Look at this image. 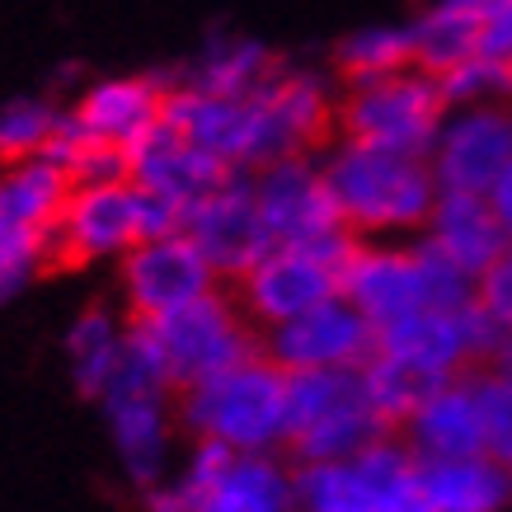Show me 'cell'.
Listing matches in <instances>:
<instances>
[{
	"mask_svg": "<svg viewBox=\"0 0 512 512\" xmlns=\"http://www.w3.org/2000/svg\"><path fill=\"white\" fill-rule=\"evenodd\" d=\"M325 184L334 193L343 226L353 231H409L423 226L437 202L433 165L419 156H395L381 146L343 141L325 160Z\"/></svg>",
	"mask_w": 512,
	"mask_h": 512,
	"instance_id": "1",
	"label": "cell"
},
{
	"mask_svg": "<svg viewBox=\"0 0 512 512\" xmlns=\"http://www.w3.org/2000/svg\"><path fill=\"white\" fill-rule=\"evenodd\" d=\"M127 179L137 188H146L151 198L170 202L174 212H179V226H184V212L198 207L207 193H217L231 179V165L207 156L202 146L179 137L174 127L156 123L141 141L127 146Z\"/></svg>",
	"mask_w": 512,
	"mask_h": 512,
	"instance_id": "16",
	"label": "cell"
},
{
	"mask_svg": "<svg viewBox=\"0 0 512 512\" xmlns=\"http://www.w3.org/2000/svg\"><path fill=\"white\" fill-rule=\"evenodd\" d=\"M254 113V165L301 156L329 127V94L311 71H273L249 94Z\"/></svg>",
	"mask_w": 512,
	"mask_h": 512,
	"instance_id": "14",
	"label": "cell"
},
{
	"mask_svg": "<svg viewBox=\"0 0 512 512\" xmlns=\"http://www.w3.org/2000/svg\"><path fill=\"white\" fill-rule=\"evenodd\" d=\"M423 226H428V240L475 282L512 245L508 235H503V226H498L489 198H480V193H437L433 212H428Z\"/></svg>",
	"mask_w": 512,
	"mask_h": 512,
	"instance_id": "21",
	"label": "cell"
},
{
	"mask_svg": "<svg viewBox=\"0 0 512 512\" xmlns=\"http://www.w3.org/2000/svg\"><path fill=\"white\" fill-rule=\"evenodd\" d=\"M184 423L198 442L273 451L287 442V372L273 357H245L184 390Z\"/></svg>",
	"mask_w": 512,
	"mask_h": 512,
	"instance_id": "3",
	"label": "cell"
},
{
	"mask_svg": "<svg viewBox=\"0 0 512 512\" xmlns=\"http://www.w3.org/2000/svg\"><path fill=\"white\" fill-rule=\"evenodd\" d=\"M386 423L357 372H287V447L301 461H343L381 442Z\"/></svg>",
	"mask_w": 512,
	"mask_h": 512,
	"instance_id": "6",
	"label": "cell"
},
{
	"mask_svg": "<svg viewBox=\"0 0 512 512\" xmlns=\"http://www.w3.org/2000/svg\"><path fill=\"white\" fill-rule=\"evenodd\" d=\"M38 264H47V231L0 212V306L38 273Z\"/></svg>",
	"mask_w": 512,
	"mask_h": 512,
	"instance_id": "32",
	"label": "cell"
},
{
	"mask_svg": "<svg viewBox=\"0 0 512 512\" xmlns=\"http://www.w3.org/2000/svg\"><path fill=\"white\" fill-rule=\"evenodd\" d=\"M62 109H52L43 99H10L0 109V160H33L43 156V146L57 132Z\"/></svg>",
	"mask_w": 512,
	"mask_h": 512,
	"instance_id": "31",
	"label": "cell"
},
{
	"mask_svg": "<svg viewBox=\"0 0 512 512\" xmlns=\"http://www.w3.org/2000/svg\"><path fill=\"white\" fill-rule=\"evenodd\" d=\"M339 71L353 85H367V80L395 76V71H409L414 66V33L395 29V24H376V29H357L348 33L334 52Z\"/></svg>",
	"mask_w": 512,
	"mask_h": 512,
	"instance_id": "28",
	"label": "cell"
},
{
	"mask_svg": "<svg viewBox=\"0 0 512 512\" xmlns=\"http://www.w3.org/2000/svg\"><path fill=\"white\" fill-rule=\"evenodd\" d=\"M475 386H480V404H484L489 456L512 470V381L498 372V376H475Z\"/></svg>",
	"mask_w": 512,
	"mask_h": 512,
	"instance_id": "33",
	"label": "cell"
},
{
	"mask_svg": "<svg viewBox=\"0 0 512 512\" xmlns=\"http://www.w3.org/2000/svg\"><path fill=\"white\" fill-rule=\"evenodd\" d=\"M466 306H456V311H414L404 320H390V325L376 329V353L409 367V372H419L423 381H451L475 357L470 353Z\"/></svg>",
	"mask_w": 512,
	"mask_h": 512,
	"instance_id": "18",
	"label": "cell"
},
{
	"mask_svg": "<svg viewBox=\"0 0 512 512\" xmlns=\"http://www.w3.org/2000/svg\"><path fill=\"white\" fill-rule=\"evenodd\" d=\"M296 512H433L414 451L372 442L343 461H306L296 470Z\"/></svg>",
	"mask_w": 512,
	"mask_h": 512,
	"instance_id": "4",
	"label": "cell"
},
{
	"mask_svg": "<svg viewBox=\"0 0 512 512\" xmlns=\"http://www.w3.org/2000/svg\"><path fill=\"white\" fill-rule=\"evenodd\" d=\"M174 484L188 512H296V475H287L268 451L198 442Z\"/></svg>",
	"mask_w": 512,
	"mask_h": 512,
	"instance_id": "8",
	"label": "cell"
},
{
	"mask_svg": "<svg viewBox=\"0 0 512 512\" xmlns=\"http://www.w3.org/2000/svg\"><path fill=\"white\" fill-rule=\"evenodd\" d=\"M348 235L325 240V245H301V249H268L259 264L240 273L245 278V306L254 320L268 329L287 325L296 315L325 306L343 296V264H348Z\"/></svg>",
	"mask_w": 512,
	"mask_h": 512,
	"instance_id": "9",
	"label": "cell"
},
{
	"mask_svg": "<svg viewBox=\"0 0 512 512\" xmlns=\"http://www.w3.org/2000/svg\"><path fill=\"white\" fill-rule=\"evenodd\" d=\"M442 85L428 71H395V76L353 85L348 104H343V127L348 141L362 146H381L395 156H433V141L442 132Z\"/></svg>",
	"mask_w": 512,
	"mask_h": 512,
	"instance_id": "7",
	"label": "cell"
},
{
	"mask_svg": "<svg viewBox=\"0 0 512 512\" xmlns=\"http://www.w3.org/2000/svg\"><path fill=\"white\" fill-rule=\"evenodd\" d=\"M480 57L512 62V0H494L480 15Z\"/></svg>",
	"mask_w": 512,
	"mask_h": 512,
	"instance_id": "35",
	"label": "cell"
},
{
	"mask_svg": "<svg viewBox=\"0 0 512 512\" xmlns=\"http://www.w3.org/2000/svg\"><path fill=\"white\" fill-rule=\"evenodd\" d=\"M273 71L278 66L259 43H249V38H212L202 47V57L193 62L184 85L221 94V99H249Z\"/></svg>",
	"mask_w": 512,
	"mask_h": 512,
	"instance_id": "26",
	"label": "cell"
},
{
	"mask_svg": "<svg viewBox=\"0 0 512 512\" xmlns=\"http://www.w3.org/2000/svg\"><path fill=\"white\" fill-rule=\"evenodd\" d=\"M109 428L113 447L123 456V470L141 489L160 484L165 461H170V414H165V395H109Z\"/></svg>",
	"mask_w": 512,
	"mask_h": 512,
	"instance_id": "22",
	"label": "cell"
},
{
	"mask_svg": "<svg viewBox=\"0 0 512 512\" xmlns=\"http://www.w3.org/2000/svg\"><path fill=\"white\" fill-rule=\"evenodd\" d=\"M376 353V325L348 296H334L315 311L273 325L268 357L282 372H357Z\"/></svg>",
	"mask_w": 512,
	"mask_h": 512,
	"instance_id": "11",
	"label": "cell"
},
{
	"mask_svg": "<svg viewBox=\"0 0 512 512\" xmlns=\"http://www.w3.org/2000/svg\"><path fill=\"white\" fill-rule=\"evenodd\" d=\"M179 231L207 254V264L217 268V273L221 268H226V273H249V268L273 249L264 235V221H259L254 184L235 179V174L217 193H207L198 207H188Z\"/></svg>",
	"mask_w": 512,
	"mask_h": 512,
	"instance_id": "17",
	"label": "cell"
},
{
	"mask_svg": "<svg viewBox=\"0 0 512 512\" xmlns=\"http://www.w3.org/2000/svg\"><path fill=\"white\" fill-rule=\"evenodd\" d=\"M141 325L151 329V339H156L160 357H165L170 386H184V390L207 381V376L226 372L235 362H245V357H254L240 315L212 292L170 315H160V320H141Z\"/></svg>",
	"mask_w": 512,
	"mask_h": 512,
	"instance_id": "10",
	"label": "cell"
},
{
	"mask_svg": "<svg viewBox=\"0 0 512 512\" xmlns=\"http://www.w3.org/2000/svg\"><path fill=\"white\" fill-rule=\"evenodd\" d=\"M362 386H367V400H372V409L381 414V423L390 428V423L414 419V409H419L442 381H423L419 372H409V367H400V362L372 353L367 357V367H362Z\"/></svg>",
	"mask_w": 512,
	"mask_h": 512,
	"instance_id": "29",
	"label": "cell"
},
{
	"mask_svg": "<svg viewBox=\"0 0 512 512\" xmlns=\"http://www.w3.org/2000/svg\"><path fill=\"white\" fill-rule=\"evenodd\" d=\"M170 231H179V212L170 202L151 198L132 179L71 188L62 217L47 235V259L52 264H85V259H104V254H127L141 240Z\"/></svg>",
	"mask_w": 512,
	"mask_h": 512,
	"instance_id": "5",
	"label": "cell"
},
{
	"mask_svg": "<svg viewBox=\"0 0 512 512\" xmlns=\"http://www.w3.org/2000/svg\"><path fill=\"white\" fill-rule=\"evenodd\" d=\"M475 301H480L484 311L494 315L498 325L512 334V245L503 249L494 259V268L480 278V292H475Z\"/></svg>",
	"mask_w": 512,
	"mask_h": 512,
	"instance_id": "34",
	"label": "cell"
},
{
	"mask_svg": "<svg viewBox=\"0 0 512 512\" xmlns=\"http://www.w3.org/2000/svg\"><path fill=\"white\" fill-rule=\"evenodd\" d=\"M343 296L376 329L414 311H456L475 301V278H466L447 254L423 240L414 249H357L343 264Z\"/></svg>",
	"mask_w": 512,
	"mask_h": 512,
	"instance_id": "2",
	"label": "cell"
},
{
	"mask_svg": "<svg viewBox=\"0 0 512 512\" xmlns=\"http://www.w3.org/2000/svg\"><path fill=\"white\" fill-rule=\"evenodd\" d=\"M123 339L127 329H118L109 311H85L66 334V362H71V381H76L80 395L90 400H104L118 376V362H123Z\"/></svg>",
	"mask_w": 512,
	"mask_h": 512,
	"instance_id": "25",
	"label": "cell"
},
{
	"mask_svg": "<svg viewBox=\"0 0 512 512\" xmlns=\"http://www.w3.org/2000/svg\"><path fill=\"white\" fill-rule=\"evenodd\" d=\"M512 165V113L461 109L451 113L433 141V179L442 193H480L489 198Z\"/></svg>",
	"mask_w": 512,
	"mask_h": 512,
	"instance_id": "15",
	"label": "cell"
},
{
	"mask_svg": "<svg viewBox=\"0 0 512 512\" xmlns=\"http://www.w3.org/2000/svg\"><path fill=\"white\" fill-rule=\"evenodd\" d=\"M212 278H217V268L207 264V254L184 231L151 235L137 249H127L123 259V292L137 320H160V315L207 296Z\"/></svg>",
	"mask_w": 512,
	"mask_h": 512,
	"instance_id": "13",
	"label": "cell"
},
{
	"mask_svg": "<svg viewBox=\"0 0 512 512\" xmlns=\"http://www.w3.org/2000/svg\"><path fill=\"white\" fill-rule=\"evenodd\" d=\"M254 198H259V221L273 249L325 245L343 235V217L325 184V170H315L306 160L292 156L268 165L264 179L254 184Z\"/></svg>",
	"mask_w": 512,
	"mask_h": 512,
	"instance_id": "12",
	"label": "cell"
},
{
	"mask_svg": "<svg viewBox=\"0 0 512 512\" xmlns=\"http://www.w3.org/2000/svg\"><path fill=\"white\" fill-rule=\"evenodd\" d=\"M414 456L423 461H451V456H489V437H484V404L480 386L451 376L414 409V419L404 423Z\"/></svg>",
	"mask_w": 512,
	"mask_h": 512,
	"instance_id": "20",
	"label": "cell"
},
{
	"mask_svg": "<svg viewBox=\"0 0 512 512\" xmlns=\"http://www.w3.org/2000/svg\"><path fill=\"white\" fill-rule=\"evenodd\" d=\"M409 33H414V66H423L428 76H447L451 66L480 52V19L451 0H437L428 15L409 24Z\"/></svg>",
	"mask_w": 512,
	"mask_h": 512,
	"instance_id": "27",
	"label": "cell"
},
{
	"mask_svg": "<svg viewBox=\"0 0 512 512\" xmlns=\"http://www.w3.org/2000/svg\"><path fill=\"white\" fill-rule=\"evenodd\" d=\"M160 123L174 127L193 146H202L207 156L226 160V165H254V113H249V99H221V94L179 85V90L165 94Z\"/></svg>",
	"mask_w": 512,
	"mask_h": 512,
	"instance_id": "19",
	"label": "cell"
},
{
	"mask_svg": "<svg viewBox=\"0 0 512 512\" xmlns=\"http://www.w3.org/2000/svg\"><path fill=\"white\" fill-rule=\"evenodd\" d=\"M498 372L512 381V334H508V343H503V353H498Z\"/></svg>",
	"mask_w": 512,
	"mask_h": 512,
	"instance_id": "37",
	"label": "cell"
},
{
	"mask_svg": "<svg viewBox=\"0 0 512 512\" xmlns=\"http://www.w3.org/2000/svg\"><path fill=\"white\" fill-rule=\"evenodd\" d=\"M160 109H165V94L156 80H99L76 104V118L94 137L127 151L132 141H141L160 123Z\"/></svg>",
	"mask_w": 512,
	"mask_h": 512,
	"instance_id": "23",
	"label": "cell"
},
{
	"mask_svg": "<svg viewBox=\"0 0 512 512\" xmlns=\"http://www.w3.org/2000/svg\"><path fill=\"white\" fill-rule=\"evenodd\" d=\"M423 494L433 512H498L512 498V470L494 456H451V461H423Z\"/></svg>",
	"mask_w": 512,
	"mask_h": 512,
	"instance_id": "24",
	"label": "cell"
},
{
	"mask_svg": "<svg viewBox=\"0 0 512 512\" xmlns=\"http://www.w3.org/2000/svg\"><path fill=\"white\" fill-rule=\"evenodd\" d=\"M489 207H494L498 226H503V235L512 240V165L503 170V179L494 184V193H489Z\"/></svg>",
	"mask_w": 512,
	"mask_h": 512,
	"instance_id": "36",
	"label": "cell"
},
{
	"mask_svg": "<svg viewBox=\"0 0 512 512\" xmlns=\"http://www.w3.org/2000/svg\"><path fill=\"white\" fill-rule=\"evenodd\" d=\"M442 85V99L447 109H494L498 99L512 94V62H498V57H470V62L451 66L447 76H437Z\"/></svg>",
	"mask_w": 512,
	"mask_h": 512,
	"instance_id": "30",
	"label": "cell"
}]
</instances>
